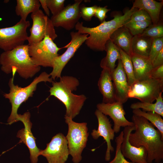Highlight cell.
Wrapping results in <instances>:
<instances>
[{"instance_id":"8","label":"cell","mask_w":163,"mask_h":163,"mask_svg":"<svg viewBox=\"0 0 163 163\" xmlns=\"http://www.w3.org/2000/svg\"><path fill=\"white\" fill-rule=\"evenodd\" d=\"M163 91V80L151 78L135 81L129 86L128 98H135L141 102L153 103Z\"/></svg>"},{"instance_id":"7","label":"cell","mask_w":163,"mask_h":163,"mask_svg":"<svg viewBox=\"0 0 163 163\" xmlns=\"http://www.w3.org/2000/svg\"><path fill=\"white\" fill-rule=\"evenodd\" d=\"M62 48L58 47L48 36L40 42L28 46L29 55L36 65L43 67L52 68L55 59L59 55L58 51Z\"/></svg>"},{"instance_id":"16","label":"cell","mask_w":163,"mask_h":163,"mask_svg":"<svg viewBox=\"0 0 163 163\" xmlns=\"http://www.w3.org/2000/svg\"><path fill=\"white\" fill-rule=\"evenodd\" d=\"M94 113L98 120V127L97 129L92 130L91 135L94 139H97L101 136L105 140L107 148L105 159L106 161H109L110 159V152L114 151L111 141L114 139L115 133L109 119L106 116L97 109L96 110Z\"/></svg>"},{"instance_id":"31","label":"cell","mask_w":163,"mask_h":163,"mask_svg":"<svg viewBox=\"0 0 163 163\" xmlns=\"http://www.w3.org/2000/svg\"><path fill=\"white\" fill-rule=\"evenodd\" d=\"M123 137V131L120 133L118 136L115 139L116 150L114 158L108 163H133L127 161L123 155L120 149V147Z\"/></svg>"},{"instance_id":"32","label":"cell","mask_w":163,"mask_h":163,"mask_svg":"<svg viewBox=\"0 0 163 163\" xmlns=\"http://www.w3.org/2000/svg\"><path fill=\"white\" fill-rule=\"evenodd\" d=\"M163 48V37L152 38L149 58L152 62L161 50Z\"/></svg>"},{"instance_id":"37","label":"cell","mask_w":163,"mask_h":163,"mask_svg":"<svg viewBox=\"0 0 163 163\" xmlns=\"http://www.w3.org/2000/svg\"><path fill=\"white\" fill-rule=\"evenodd\" d=\"M150 78L159 80H163V65L153 68L150 75Z\"/></svg>"},{"instance_id":"28","label":"cell","mask_w":163,"mask_h":163,"mask_svg":"<svg viewBox=\"0 0 163 163\" xmlns=\"http://www.w3.org/2000/svg\"><path fill=\"white\" fill-rule=\"evenodd\" d=\"M118 48L123 67L127 77L128 84L130 86L135 81L131 57L120 48Z\"/></svg>"},{"instance_id":"6","label":"cell","mask_w":163,"mask_h":163,"mask_svg":"<svg viewBox=\"0 0 163 163\" xmlns=\"http://www.w3.org/2000/svg\"><path fill=\"white\" fill-rule=\"evenodd\" d=\"M68 130L66 136L69 155L74 163H79L82 159V152L86 147L89 133L87 123L75 122L69 117L65 116Z\"/></svg>"},{"instance_id":"35","label":"cell","mask_w":163,"mask_h":163,"mask_svg":"<svg viewBox=\"0 0 163 163\" xmlns=\"http://www.w3.org/2000/svg\"><path fill=\"white\" fill-rule=\"evenodd\" d=\"M151 21V18L148 13L143 9H139L132 15L129 22Z\"/></svg>"},{"instance_id":"19","label":"cell","mask_w":163,"mask_h":163,"mask_svg":"<svg viewBox=\"0 0 163 163\" xmlns=\"http://www.w3.org/2000/svg\"><path fill=\"white\" fill-rule=\"evenodd\" d=\"M97 85L103 96V103H111L116 101L115 91L111 73L107 69H103Z\"/></svg>"},{"instance_id":"25","label":"cell","mask_w":163,"mask_h":163,"mask_svg":"<svg viewBox=\"0 0 163 163\" xmlns=\"http://www.w3.org/2000/svg\"><path fill=\"white\" fill-rule=\"evenodd\" d=\"M16 2V14L24 20H26L29 14L40 9L41 6L39 0H17Z\"/></svg>"},{"instance_id":"38","label":"cell","mask_w":163,"mask_h":163,"mask_svg":"<svg viewBox=\"0 0 163 163\" xmlns=\"http://www.w3.org/2000/svg\"><path fill=\"white\" fill-rule=\"evenodd\" d=\"M152 63L153 68L163 65V48L157 54Z\"/></svg>"},{"instance_id":"30","label":"cell","mask_w":163,"mask_h":163,"mask_svg":"<svg viewBox=\"0 0 163 163\" xmlns=\"http://www.w3.org/2000/svg\"><path fill=\"white\" fill-rule=\"evenodd\" d=\"M141 35L151 38L163 37V25L159 22L156 25L152 24L146 28Z\"/></svg>"},{"instance_id":"13","label":"cell","mask_w":163,"mask_h":163,"mask_svg":"<svg viewBox=\"0 0 163 163\" xmlns=\"http://www.w3.org/2000/svg\"><path fill=\"white\" fill-rule=\"evenodd\" d=\"M30 113L29 111L22 115L18 114L17 122L19 121L22 122L24 128L18 131L17 137L20 139L18 143H24L28 149L31 163H37L41 149L37 147L36 142V138L31 132L32 123L30 121Z\"/></svg>"},{"instance_id":"1","label":"cell","mask_w":163,"mask_h":163,"mask_svg":"<svg viewBox=\"0 0 163 163\" xmlns=\"http://www.w3.org/2000/svg\"><path fill=\"white\" fill-rule=\"evenodd\" d=\"M132 119L135 129L129 135L130 143L136 147L145 148L148 163L161 162L163 159V136L160 132L142 117L133 114Z\"/></svg>"},{"instance_id":"39","label":"cell","mask_w":163,"mask_h":163,"mask_svg":"<svg viewBox=\"0 0 163 163\" xmlns=\"http://www.w3.org/2000/svg\"><path fill=\"white\" fill-rule=\"evenodd\" d=\"M40 4L41 6H42L44 11L46 15L47 16H50V10L48 7L46 3V0H39Z\"/></svg>"},{"instance_id":"5","label":"cell","mask_w":163,"mask_h":163,"mask_svg":"<svg viewBox=\"0 0 163 163\" xmlns=\"http://www.w3.org/2000/svg\"><path fill=\"white\" fill-rule=\"evenodd\" d=\"M15 74H12V77L10 78L8 85L10 87L9 92L5 93L3 95L6 98L9 100L11 105V111L8 117V124L11 125L17 122L18 116V110L21 104L25 102L29 97H33L34 92L37 88V85L41 82H52L53 79L50 77V74L44 72L38 77H36L28 86L23 88L15 85L14 83Z\"/></svg>"},{"instance_id":"17","label":"cell","mask_w":163,"mask_h":163,"mask_svg":"<svg viewBox=\"0 0 163 163\" xmlns=\"http://www.w3.org/2000/svg\"><path fill=\"white\" fill-rule=\"evenodd\" d=\"M135 129L134 126L124 127L123 137L120 149L125 158L129 159L133 163H148L147 152L143 146L136 147L132 145L129 141V136L132 131Z\"/></svg>"},{"instance_id":"22","label":"cell","mask_w":163,"mask_h":163,"mask_svg":"<svg viewBox=\"0 0 163 163\" xmlns=\"http://www.w3.org/2000/svg\"><path fill=\"white\" fill-rule=\"evenodd\" d=\"M133 37L129 30L124 26L115 30L110 39L118 47L131 56L132 54L131 46Z\"/></svg>"},{"instance_id":"14","label":"cell","mask_w":163,"mask_h":163,"mask_svg":"<svg viewBox=\"0 0 163 163\" xmlns=\"http://www.w3.org/2000/svg\"><path fill=\"white\" fill-rule=\"evenodd\" d=\"M82 0H75L72 5L65 7L58 14L52 16L50 20L54 27H61L67 30L74 27L81 17L80 5Z\"/></svg>"},{"instance_id":"4","label":"cell","mask_w":163,"mask_h":163,"mask_svg":"<svg viewBox=\"0 0 163 163\" xmlns=\"http://www.w3.org/2000/svg\"><path fill=\"white\" fill-rule=\"evenodd\" d=\"M28 44H23L13 50L4 51L0 56L1 69L7 74L17 72L22 78H31L40 70L30 57Z\"/></svg>"},{"instance_id":"2","label":"cell","mask_w":163,"mask_h":163,"mask_svg":"<svg viewBox=\"0 0 163 163\" xmlns=\"http://www.w3.org/2000/svg\"><path fill=\"white\" fill-rule=\"evenodd\" d=\"M137 10L131 8L126 10L123 15L115 14L112 20L108 21L105 20L98 26L93 27H85L83 26V22L78 21L75 28L80 34L89 35L85 42L88 47L93 50L102 51L105 50V45L113 33L119 28L124 26Z\"/></svg>"},{"instance_id":"33","label":"cell","mask_w":163,"mask_h":163,"mask_svg":"<svg viewBox=\"0 0 163 163\" xmlns=\"http://www.w3.org/2000/svg\"><path fill=\"white\" fill-rule=\"evenodd\" d=\"M64 0H46V3L52 16H55L61 12L64 6Z\"/></svg>"},{"instance_id":"21","label":"cell","mask_w":163,"mask_h":163,"mask_svg":"<svg viewBox=\"0 0 163 163\" xmlns=\"http://www.w3.org/2000/svg\"><path fill=\"white\" fill-rule=\"evenodd\" d=\"M163 5V2L154 0H136L132 8L143 9L150 16L153 25H156L159 20L160 14Z\"/></svg>"},{"instance_id":"3","label":"cell","mask_w":163,"mask_h":163,"mask_svg":"<svg viewBox=\"0 0 163 163\" xmlns=\"http://www.w3.org/2000/svg\"><path fill=\"white\" fill-rule=\"evenodd\" d=\"M52 83V86L49 91L50 95L54 96L64 104L66 109L65 116L73 119L79 113L87 99L84 94L76 95L72 92L77 90L79 80L72 76H64L60 78L59 82L53 81Z\"/></svg>"},{"instance_id":"12","label":"cell","mask_w":163,"mask_h":163,"mask_svg":"<svg viewBox=\"0 0 163 163\" xmlns=\"http://www.w3.org/2000/svg\"><path fill=\"white\" fill-rule=\"evenodd\" d=\"M69 155L66 136L59 133L53 136L40 155L45 157L48 163H65Z\"/></svg>"},{"instance_id":"11","label":"cell","mask_w":163,"mask_h":163,"mask_svg":"<svg viewBox=\"0 0 163 163\" xmlns=\"http://www.w3.org/2000/svg\"><path fill=\"white\" fill-rule=\"evenodd\" d=\"M71 40L65 47L66 50L54 59L52 66L53 70L50 74L53 80L60 78L62 71L75 53L87 39L88 34H81L78 32H71L70 33Z\"/></svg>"},{"instance_id":"15","label":"cell","mask_w":163,"mask_h":163,"mask_svg":"<svg viewBox=\"0 0 163 163\" xmlns=\"http://www.w3.org/2000/svg\"><path fill=\"white\" fill-rule=\"evenodd\" d=\"M97 109L106 116H109L113 123V129L115 133H119L121 127L134 126V123L127 120L123 104L116 101L111 103H100L97 105Z\"/></svg>"},{"instance_id":"27","label":"cell","mask_w":163,"mask_h":163,"mask_svg":"<svg viewBox=\"0 0 163 163\" xmlns=\"http://www.w3.org/2000/svg\"><path fill=\"white\" fill-rule=\"evenodd\" d=\"M133 114L142 117L156 127L163 136V120L159 114L152 112H145L141 109L133 110Z\"/></svg>"},{"instance_id":"23","label":"cell","mask_w":163,"mask_h":163,"mask_svg":"<svg viewBox=\"0 0 163 163\" xmlns=\"http://www.w3.org/2000/svg\"><path fill=\"white\" fill-rule=\"evenodd\" d=\"M106 56L101 60L100 64L103 69L108 70L112 73L115 68V63L120 59V54L118 47L110 39L105 45Z\"/></svg>"},{"instance_id":"18","label":"cell","mask_w":163,"mask_h":163,"mask_svg":"<svg viewBox=\"0 0 163 163\" xmlns=\"http://www.w3.org/2000/svg\"><path fill=\"white\" fill-rule=\"evenodd\" d=\"M111 76L115 90L116 101L125 103L129 98L128 94L129 86L120 59L118 60L117 67L111 73Z\"/></svg>"},{"instance_id":"10","label":"cell","mask_w":163,"mask_h":163,"mask_svg":"<svg viewBox=\"0 0 163 163\" xmlns=\"http://www.w3.org/2000/svg\"><path fill=\"white\" fill-rule=\"evenodd\" d=\"M31 17L33 24L27 40L28 46L40 42L46 36H49L53 40L57 37L50 19L41 10L31 13Z\"/></svg>"},{"instance_id":"20","label":"cell","mask_w":163,"mask_h":163,"mask_svg":"<svg viewBox=\"0 0 163 163\" xmlns=\"http://www.w3.org/2000/svg\"><path fill=\"white\" fill-rule=\"evenodd\" d=\"M135 81L150 78L153 69L152 62L149 57L132 54L131 56Z\"/></svg>"},{"instance_id":"36","label":"cell","mask_w":163,"mask_h":163,"mask_svg":"<svg viewBox=\"0 0 163 163\" xmlns=\"http://www.w3.org/2000/svg\"><path fill=\"white\" fill-rule=\"evenodd\" d=\"M107 7V6L104 7L97 6L95 10L94 16L97 18L101 23L105 20L107 13L110 10Z\"/></svg>"},{"instance_id":"34","label":"cell","mask_w":163,"mask_h":163,"mask_svg":"<svg viewBox=\"0 0 163 163\" xmlns=\"http://www.w3.org/2000/svg\"><path fill=\"white\" fill-rule=\"evenodd\" d=\"M97 6L96 5L90 7L86 6L83 4L80 5L81 17L86 21H90L94 16L95 10Z\"/></svg>"},{"instance_id":"24","label":"cell","mask_w":163,"mask_h":163,"mask_svg":"<svg viewBox=\"0 0 163 163\" xmlns=\"http://www.w3.org/2000/svg\"><path fill=\"white\" fill-rule=\"evenodd\" d=\"M152 40L151 38L140 35L133 36L131 46L132 54L149 57Z\"/></svg>"},{"instance_id":"26","label":"cell","mask_w":163,"mask_h":163,"mask_svg":"<svg viewBox=\"0 0 163 163\" xmlns=\"http://www.w3.org/2000/svg\"><path fill=\"white\" fill-rule=\"evenodd\" d=\"M155 103L138 102L132 104L130 107L133 110L142 109L145 112H152L163 117V98L162 93L156 99Z\"/></svg>"},{"instance_id":"9","label":"cell","mask_w":163,"mask_h":163,"mask_svg":"<svg viewBox=\"0 0 163 163\" xmlns=\"http://www.w3.org/2000/svg\"><path fill=\"white\" fill-rule=\"evenodd\" d=\"M30 25L29 21L21 19L12 26L0 28V48L7 51L24 44Z\"/></svg>"},{"instance_id":"29","label":"cell","mask_w":163,"mask_h":163,"mask_svg":"<svg viewBox=\"0 0 163 163\" xmlns=\"http://www.w3.org/2000/svg\"><path fill=\"white\" fill-rule=\"evenodd\" d=\"M151 21L129 22L126 23L124 26L127 28L133 36L141 34L145 30L152 25Z\"/></svg>"}]
</instances>
